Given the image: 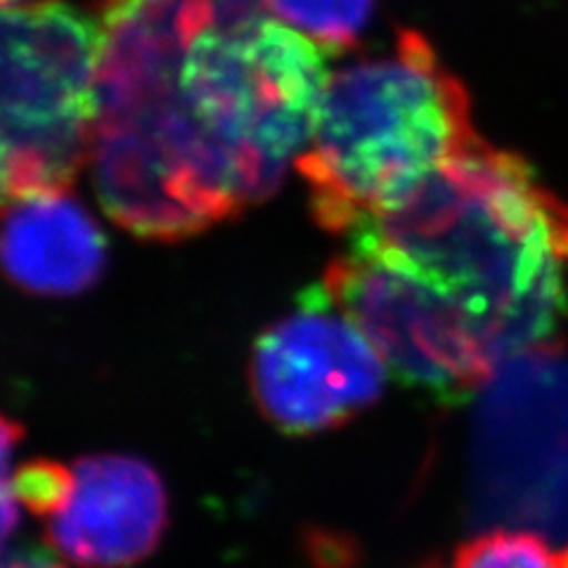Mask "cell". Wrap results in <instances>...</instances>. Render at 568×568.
I'll list each match as a JSON object with an SVG mask.
<instances>
[{
	"label": "cell",
	"mask_w": 568,
	"mask_h": 568,
	"mask_svg": "<svg viewBox=\"0 0 568 568\" xmlns=\"http://www.w3.org/2000/svg\"><path fill=\"white\" fill-rule=\"evenodd\" d=\"M329 77L323 48L240 0H106L91 154L104 213L175 242L268 200Z\"/></svg>",
	"instance_id": "obj_1"
},
{
	"label": "cell",
	"mask_w": 568,
	"mask_h": 568,
	"mask_svg": "<svg viewBox=\"0 0 568 568\" xmlns=\"http://www.w3.org/2000/svg\"><path fill=\"white\" fill-rule=\"evenodd\" d=\"M557 206L521 156L478 138L410 197L355 230L434 280L500 369L557 348L566 317Z\"/></svg>",
	"instance_id": "obj_2"
},
{
	"label": "cell",
	"mask_w": 568,
	"mask_h": 568,
	"mask_svg": "<svg viewBox=\"0 0 568 568\" xmlns=\"http://www.w3.org/2000/svg\"><path fill=\"white\" fill-rule=\"evenodd\" d=\"M478 140L465 85L415 29L394 50L334 71L296 159L320 227L351 235Z\"/></svg>",
	"instance_id": "obj_3"
},
{
	"label": "cell",
	"mask_w": 568,
	"mask_h": 568,
	"mask_svg": "<svg viewBox=\"0 0 568 568\" xmlns=\"http://www.w3.org/2000/svg\"><path fill=\"white\" fill-rule=\"evenodd\" d=\"M3 200L69 192L93 154L100 24L64 0L3 10Z\"/></svg>",
	"instance_id": "obj_4"
},
{
	"label": "cell",
	"mask_w": 568,
	"mask_h": 568,
	"mask_svg": "<svg viewBox=\"0 0 568 568\" xmlns=\"http://www.w3.org/2000/svg\"><path fill=\"white\" fill-rule=\"evenodd\" d=\"M323 284L388 372L436 400L469 398L497 375L474 323L434 280L365 230H353Z\"/></svg>",
	"instance_id": "obj_5"
},
{
	"label": "cell",
	"mask_w": 568,
	"mask_h": 568,
	"mask_svg": "<svg viewBox=\"0 0 568 568\" xmlns=\"http://www.w3.org/2000/svg\"><path fill=\"white\" fill-rule=\"evenodd\" d=\"M388 375L325 284L301 292L296 308L263 329L248 363L261 415L292 436L329 432L361 415L379 400Z\"/></svg>",
	"instance_id": "obj_6"
},
{
	"label": "cell",
	"mask_w": 568,
	"mask_h": 568,
	"mask_svg": "<svg viewBox=\"0 0 568 568\" xmlns=\"http://www.w3.org/2000/svg\"><path fill=\"white\" fill-rule=\"evenodd\" d=\"M478 455L505 517L568 536V361L521 355L484 386Z\"/></svg>",
	"instance_id": "obj_7"
},
{
	"label": "cell",
	"mask_w": 568,
	"mask_h": 568,
	"mask_svg": "<svg viewBox=\"0 0 568 568\" xmlns=\"http://www.w3.org/2000/svg\"><path fill=\"white\" fill-rule=\"evenodd\" d=\"M74 490L45 536L67 561L81 568H126L150 557L169 521L162 478L131 455L81 457Z\"/></svg>",
	"instance_id": "obj_8"
},
{
	"label": "cell",
	"mask_w": 568,
	"mask_h": 568,
	"mask_svg": "<svg viewBox=\"0 0 568 568\" xmlns=\"http://www.w3.org/2000/svg\"><path fill=\"white\" fill-rule=\"evenodd\" d=\"M106 242L91 213L69 192H45L6 202L3 265L31 294L74 296L104 271Z\"/></svg>",
	"instance_id": "obj_9"
},
{
	"label": "cell",
	"mask_w": 568,
	"mask_h": 568,
	"mask_svg": "<svg viewBox=\"0 0 568 568\" xmlns=\"http://www.w3.org/2000/svg\"><path fill=\"white\" fill-rule=\"evenodd\" d=\"M271 12L327 52L355 45L367 29L375 0H268Z\"/></svg>",
	"instance_id": "obj_10"
},
{
	"label": "cell",
	"mask_w": 568,
	"mask_h": 568,
	"mask_svg": "<svg viewBox=\"0 0 568 568\" xmlns=\"http://www.w3.org/2000/svg\"><path fill=\"white\" fill-rule=\"evenodd\" d=\"M74 490V469H67L55 459H31L12 474L3 462V532L12 536L20 521L17 507H24L39 517H55L69 503Z\"/></svg>",
	"instance_id": "obj_11"
},
{
	"label": "cell",
	"mask_w": 568,
	"mask_h": 568,
	"mask_svg": "<svg viewBox=\"0 0 568 568\" xmlns=\"http://www.w3.org/2000/svg\"><path fill=\"white\" fill-rule=\"evenodd\" d=\"M453 568H559V557L532 530H486L457 547Z\"/></svg>",
	"instance_id": "obj_12"
},
{
	"label": "cell",
	"mask_w": 568,
	"mask_h": 568,
	"mask_svg": "<svg viewBox=\"0 0 568 568\" xmlns=\"http://www.w3.org/2000/svg\"><path fill=\"white\" fill-rule=\"evenodd\" d=\"M3 568H64V566L48 552L27 547V549H20V552H10V549H6Z\"/></svg>",
	"instance_id": "obj_13"
},
{
	"label": "cell",
	"mask_w": 568,
	"mask_h": 568,
	"mask_svg": "<svg viewBox=\"0 0 568 568\" xmlns=\"http://www.w3.org/2000/svg\"><path fill=\"white\" fill-rule=\"evenodd\" d=\"M557 240H559L561 256L568 258V206L564 204L557 206Z\"/></svg>",
	"instance_id": "obj_14"
},
{
	"label": "cell",
	"mask_w": 568,
	"mask_h": 568,
	"mask_svg": "<svg viewBox=\"0 0 568 568\" xmlns=\"http://www.w3.org/2000/svg\"><path fill=\"white\" fill-rule=\"evenodd\" d=\"M31 3V0H3V8H12V6H24Z\"/></svg>",
	"instance_id": "obj_15"
},
{
	"label": "cell",
	"mask_w": 568,
	"mask_h": 568,
	"mask_svg": "<svg viewBox=\"0 0 568 568\" xmlns=\"http://www.w3.org/2000/svg\"><path fill=\"white\" fill-rule=\"evenodd\" d=\"M559 557V568H568V547L564 549L561 555H557Z\"/></svg>",
	"instance_id": "obj_16"
},
{
	"label": "cell",
	"mask_w": 568,
	"mask_h": 568,
	"mask_svg": "<svg viewBox=\"0 0 568 568\" xmlns=\"http://www.w3.org/2000/svg\"><path fill=\"white\" fill-rule=\"evenodd\" d=\"M426 568H438V566H426Z\"/></svg>",
	"instance_id": "obj_17"
}]
</instances>
